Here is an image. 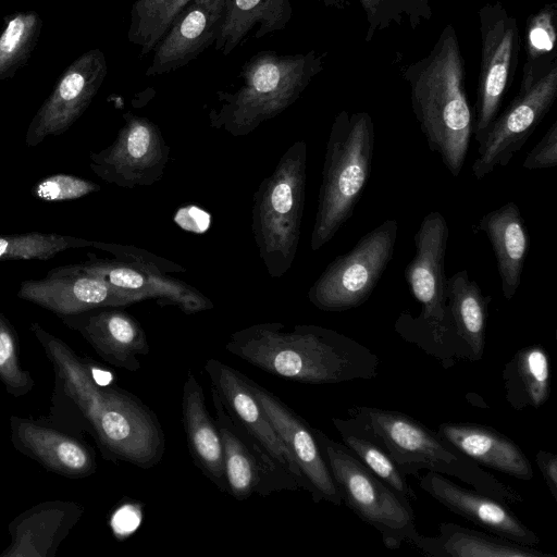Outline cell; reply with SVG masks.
I'll use <instances>...</instances> for the list:
<instances>
[{
  "instance_id": "14",
  "label": "cell",
  "mask_w": 557,
  "mask_h": 557,
  "mask_svg": "<svg viewBox=\"0 0 557 557\" xmlns=\"http://www.w3.org/2000/svg\"><path fill=\"white\" fill-rule=\"evenodd\" d=\"M114 141L91 152L89 166L102 181L122 188L148 187L162 180L171 149L148 117L127 112Z\"/></svg>"
},
{
  "instance_id": "28",
  "label": "cell",
  "mask_w": 557,
  "mask_h": 557,
  "mask_svg": "<svg viewBox=\"0 0 557 557\" xmlns=\"http://www.w3.org/2000/svg\"><path fill=\"white\" fill-rule=\"evenodd\" d=\"M432 557H554L534 546L515 543L496 534L472 530L454 522L438 524V534H417L409 543Z\"/></svg>"
},
{
  "instance_id": "36",
  "label": "cell",
  "mask_w": 557,
  "mask_h": 557,
  "mask_svg": "<svg viewBox=\"0 0 557 557\" xmlns=\"http://www.w3.org/2000/svg\"><path fill=\"white\" fill-rule=\"evenodd\" d=\"M366 14L368 29L366 42H370L377 30L407 23L416 29L433 15L434 0H358Z\"/></svg>"
},
{
  "instance_id": "4",
  "label": "cell",
  "mask_w": 557,
  "mask_h": 557,
  "mask_svg": "<svg viewBox=\"0 0 557 557\" xmlns=\"http://www.w3.org/2000/svg\"><path fill=\"white\" fill-rule=\"evenodd\" d=\"M348 417L358 430L389 455L406 476L428 470L458 479L474 491L507 505L523 502L513 487L484 470L411 416L376 407L354 406L348 409Z\"/></svg>"
},
{
  "instance_id": "29",
  "label": "cell",
  "mask_w": 557,
  "mask_h": 557,
  "mask_svg": "<svg viewBox=\"0 0 557 557\" xmlns=\"http://www.w3.org/2000/svg\"><path fill=\"white\" fill-rule=\"evenodd\" d=\"M292 16L289 0H227L214 49L228 55L252 30L253 37L260 39L285 29Z\"/></svg>"
},
{
  "instance_id": "18",
  "label": "cell",
  "mask_w": 557,
  "mask_h": 557,
  "mask_svg": "<svg viewBox=\"0 0 557 557\" xmlns=\"http://www.w3.org/2000/svg\"><path fill=\"white\" fill-rule=\"evenodd\" d=\"M17 297L58 317L101 307H126L137 301L123 295L77 264L58 267L44 278L23 281Z\"/></svg>"
},
{
  "instance_id": "31",
  "label": "cell",
  "mask_w": 557,
  "mask_h": 557,
  "mask_svg": "<svg viewBox=\"0 0 557 557\" xmlns=\"http://www.w3.org/2000/svg\"><path fill=\"white\" fill-rule=\"evenodd\" d=\"M505 399L516 410L540 408L550 395V362L542 345L519 349L502 372Z\"/></svg>"
},
{
  "instance_id": "6",
  "label": "cell",
  "mask_w": 557,
  "mask_h": 557,
  "mask_svg": "<svg viewBox=\"0 0 557 557\" xmlns=\"http://www.w3.org/2000/svg\"><path fill=\"white\" fill-rule=\"evenodd\" d=\"M448 224L437 211L421 221L413 240L416 253L405 269V278L414 299L421 305L417 318L401 313L395 323L396 332L437 359L445 369L458 360H468L459 341L447 306L445 255Z\"/></svg>"
},
{
  "instance_id": "10",
  "label": "cell",
  "mask_w": 557,
  "mask_h": 557,
  "mask_svg": "<svg viewBox=\"0 0 557 557\" xmlns=\"http://www.w3.org/2000/svg\"><path fill=\"white\" fill-rule=\"evenodd\" d=\"M91 247L112 258L100 259L89 253V259L77 267L137 302L154 299L162 306H176L187 314L213 308V302L200 290L172 276L186 271L181 264L131 245L94 240Z\"/></svg>"
},
{
  "instance_id": "12",
  "label": "cell",
  "mask_w": 557,
  "mask_h": 557,
  "mask_svg": "<svg viewBox=\"0 0 557 557\" xmlns=\"http://www.w3.org/2000/svg\"><path fill=\"white\" fill-rule=\"evenodd\" d=\"M398 223L386 220L337 256L308 290L309 301L325 312H342L364 304L393 259Z\"/></svg>"
},
{
  "instance_id": "19",
  "label": "cell",
  "mask_w": 557,
  "mask_h": 557,
  "mask_svg": "<svg viewBox=\"0 0 557 557\" xmlns=\"http://www.w3.org/2000/svg\"><path fill=\"white\" fill-rule=\"evenodd\" d=\"M257 401L292 453L308 483L314 503L321 500L339 506L343 502L322 456L313 428L267 388L246 376Z\"/></svg>"
},
{
  "instance_id": "22",
  "label": "cell",
  "mask_w": 557,
  "mask_h": 557,
  "mask_svg": "<svg viewBox=\"0 0 557 557\" xmlns=\"http://www.w3.org/2000/svg\"><path fill=\"white\" fill-rule=\"evenodd\" d=\"M227 0H189L152 50L145 75L176 71L214 45Z\"/></svg>"
},
{
  "instance_id": "20",
  "label": "cell",
  "mask_w": 557,
  "mask_h": 557,
  "mask_svg": "<svg viewBox=\"0 0 557 557\" xmlns=\"http://www.w3.org/2000/svg\"><path fill=\"white\" fill-rule=\"evenodd\" d=\"M12 446L47 471L69 478L84 479L97 471L94 448L82 437L65 432L42 418L11 416Z\"/></svg>"
},
{
  "instance_id": "3",
  "label": "cell",
  "mask_w": 557,
  "mask_h": 557,
  "mask_svg": "<svg viewBox=\"0 0 557 557\" xmlns=\"http://www.w3.org/2000/svg\"><path fill=\"white\" fill-rule=\"evenodd\" d=\"M413 114L430 150L454 177L463 169L473 131L465 84V59L457 33L446 25L429 53L401 67Z\"/></svg>"
},
{
  "instance_id": "9",
  "label": "cell",
  "mask_w": 557,
  "mask_h": 557,
  "mask_svg": "<svg viewBox=\"0 0 557 557\" xmlns=\"http://www.w3.org/2000/svg\"><path fill=\"white\" fill-rule=\"evenodd\" d=\"M313 432L342 502L374 528L384 545L397 549L418 534L410 500L368 469L343 443Z\"/></svg>"
},
{
  "instance_id": "17",
  "label": "cell",
  "mask_w": 557,
  "mask_h": 557,
  "mask_svg": "<svg viewBox=\"0 0 557 557\" xmlns=\"http://www.w3.org/2000/svg\"><path fill=\"white\" fill-rule=\"evenodd\" d=\"M205 371L210 379L211 389L218 394L232 419L293 475L301 490L309 492L308 483L292 453L253 396L246 375L218 359H209Z\"/></svg>"
},
{
  "instance_id": "38",
  "label": "cell",
  "mask_w": 557,
  "mask_h": 557,
  "mask_svg": "<svg viewBox=\"0 0 557 557\" xmlns=\"http://www.w3.org/2000/svg\"><path fill=\"white\" fill-rule=\"evenodd\" d=\"M557 3L543 5L529 16L525 28V60H537L556 54Z\"/></svg>"
},
{
  "instance_id": "37",
  "label": "cell",
  "mask_w": 557,
  "mask_h": 557,
  "mask_svg": "<svg viewBox=\"0 0 557 557\" xmlns=\"http://www.w3.org/2000/svg\"><path fill=\"white\" fill-rule=\"evenodd\" d=\"M0 382L8 394L22 397L35 386L32 373L22 367L17 333L0 311Z\"/></svg>"
},
{
  "instance_id": "1",
  "label": "cell",
  "mask_w": 557,
  "mask_h": 557,
  "mask_svg": "<svg viewBox=\"0 0 557 557\" xmlns=\"http://www.w3.org/2000/svg\"><path fill=\"white\" fill-rule=\"evenodd\" d=\"M29 329L54 372L50 424L82 437L89 435L102 457L150 469L163 457L165 438L154 412L134 394L98 382L87 359L39 323Z\"/></svg>"
},
{
  "instance_id": "16",
  "label": "cell",
  "mask_w": 557,
  "mask_h": 557,
  "mask_svg": "<svg viewBox=\"0 0 557 557\" xmlns=\"http://www.w3.org/2000/svg\"><path fill=\"white\" fill-rule=\"evenodd\" d=\"M107 73L100 49L88 50L73 61L32 119L25 134L26 146L35 147L49 136L69 131L91 103Z\"/></svg>"
},
{
  "instance_id": "7",
  "label": "cell",
  "mask_w": 557,
  "mask_h": 557,
  "mask_svg": "<svg viewBox=\"0 0 557 557\" xmlns=\"http://www.w3.org/2000/svg\"><path fill=\"white\" fill-rule=\"evenodd\" d=\"M374 123L368 112L342 110L326 141L310 247L320 250L352 215L374 156Z\"/></svg>"
},
{
  "instance_id": "27",
  "label": "cell",
  "mask_w": 557,
  "mask_h": 557,
  "mask_svg": "<svg viewBox=\"0 0 557 557\" xmlns=\"http://www.w3.org/2000/svg\"><path fill=\"white\" fill-rule=\"evenodd\" d=\"M478 230L484 232L492 245L502 293L510 300L521 283L524 259L530 244L519 207L510 201L482 215Z\"/></svg>"
},
{
  "instance_id": "25",
  "label": "cell",
  "mask_w": 557,
  "mask_h": 557,
  "mask_svg": "<svg viewBox=\"0 0 557 557\" xmlns=\"http://www.w3.org/2000/svg\"><path fill=\"white\" fill-rule=\"evenodd\" d=\"M437 434L480 466L530 481L533 468L523 450L497 430L472 422H444Z\"/></svg>"
},
{
  "instance_id": "24",
  "label": "cell",
  "mask_w": 557,
  "mask_h": 557,
  "mask_svg": "<svg viewBox=\"0 0 557 557\" xmlns=\"http://www.w3.org/2000/svg\"><path fill=\"white\" fill-rule=\"evenodd\" d=\"M83 513L84 507L72 500L32 506L9 523L11 543L0 557H53Z\"/></svg>"
},
{
  "instance_id": "41",
  "label": "cell",
  "mask_w": 557,
  "mask_h": 557,
  "mask_svg": "<svg viewBox=\"0 0 557 557\" xmlns=\"http://www.w3.org/2000/svg\"><path fill=\"white\" fill-rule=\"evenodd\" d=\"M535 461L552 496L557 499V455L541 449L535 455Z\"/></svg>"
},
{
  "instance_id": "13",
  "label": "cell",
  "mask_w": 557,
  "mask_h": 557,
  "mask_svg": "<svg viewBox=\"0 0 557 557\" xmlns=\"http://www.w3.org/2000/svg\"><path fill=\"white\" fill-rule=\"evenodd\" d=\"M478 16L481 62L472 131L476 141L498 114L521 49L517 21L500 2L484 4Z\"/></svg>"
},
{
  "instance_id": "23",
  "label": "cell",
  "mask_w": 557,
  "mask_h": 557,
  "mask_svg": "<svg viewBox=\"0 0 557 557\" xmlns=\"http://www.w3.org/2000/svg\"><path fill=\"white\" fill-rule=\"evenodd\" d=\"M419 486L451 512L490 533L527 546L541 542L509 505L492 496L460 486L450 478L431 471L419 478Z\"/></svg>"
},
{
  "instance_id": "40",
  "label": "cell",
  "mask_w": 557,
  "mask_h": 557,
  "mask_svg": "<svg viewBox=\"0 0 557 557\" xmlns=\"http://www.w3.org/2000/svg\"><path fill=\"white\" fill-rule=\"evenodd\" d=\"M557 165V121L529 151L522 162L525 170L550 169Z\"/></svg>"
},
{
  "instance_id": "42",
  "label": "cell",
  "mask_w": 557,
  "mask_h": 557,
  "mask_svg": "<svg viewBox=\"0 0 557 557\" xmlns=\"http://www.w3.org/2000/svg\"><path fill=\"white\" fill-rule=\"evenodd\" d=\"M317 1L322 3L326 8H334L337 10H342L345 7L344 0H317Z\"/></svg>"
},
{
  "instance_id": "8",
  "label": "cell",
  "mask_w": 557,
  "mask_h": 557,
  "mask_svg": "<svg viewBox=\"0 0 557 557\" xmlns=\"http://www.w3.org/2000/svg\"><path fill=\"white\" fill-rule=\"evenodd\" d=\"M307 144L297 140L263 178L252 198L251 228L269 276H283L295 260L305 208Z\"/></svg>"
},
{
  "instance_id": "34",
  "label": "cell",
  "mask_w": 557,
  "mask_h": 557,
  "mask_svg": "<svg viewBox=\"0 0 557 557\" xmlns=\"http://www.w3.org/2000/svg\"><path fill=\"white\" fill-rule=\"evenodd\" d=\"M41 18L35 11H23L7 20L0 33V81L11 78L29 59L40 32Z\"/></svg>"
},
{
  "instance_id": "33",
  "label": "cell",
  "mask_w": 557,
  "mask_h": 557,
  "mask_svg": "<svg viewBox=\"0 0 557 557\" xmlns=\"http://www.w3.org/2000/svg\"><path fill=\"white\" fill-rule=\"evenodd\" d=\"M189 0H135L127 39L140 55L151 52Z\"/></svg>"
},
{
  "instance_id": "15",
  "label": "cell",
  "mask_w": 557,
  "mask_h": 557,
  "mask_svg": "<svg viewBox=\"0 0 557 557\" xmlns=\"http://www.w3.org/2000/svg\"><path fill=\"white\" fill-rule=\"evenodd\" d=\"M223 455L227 493L237 500L299 490L297 481L237 424L211 389Z\"/></svg>"
},
{
  "instance_id": "35",
  "label": "cell",
  "mask_w": 557,
  "mask_h": 557,
  "mask_svg": "<svg viewBox=\"0 0 557 557\" xmlns=\"http://www.w3.org/2000/svg\"><path fill=\"white\" fill-rule=\"evenodd\" d=\"M94 240L51 233L29 232L0 236V261L47 260L67 249L87 248Z\"/></svg>"
},
{
  "instance_id": "32",
  "label": "cell",
  "mask_w": 557,
  "mask_h": 557,
  "mask_svg": "<svg viewBox=\"0 0 557 557\" xmlns=\"http://www.w3.org/2000/svg\"><path fill=\"white\" fill-rule=\"evenodd\" d=\"M343 444L374 474L410 502L418 499L404 475L389 455L371 437L358 430L349 417L332 418Z\"/></svg>"
},
{
  "instance_id": "5",
  "label": "cell",
  "mask_w": 557,
  "mask_h": 557,
  "mask_svg": "<svg viewBox=\"0 0 557 557\" xmlns=\"http://www.w3.org/2000/svg\"><path fill=\"white\" fill-rule=\"evenodd\" d=\"M323 62L315 50L255 53L242 66L237 87L216 91V103L208 113L211 127L235 137L251 134L289 108L322 72Z\"/></svg>"
},
{
  "instance_id": "21",
  "label": "cell",
  "mask_w": 557,
  "mask_h": 557,
  "mask_svg": "<svg viewBox=\"0 0 557 557\" xmlns=\"http://www.w3.org/2000/svg\"><path fill=\"white\" fill-rule=\"evenodd\" d=\"M121 307H101L60 320L79 333L96 354L110 366L136 372L141 368L139 356L150 351L141 324Z\"/></svg>"
},
{
  "instance_id": "39",
  "label": "cell",
  "mask_w": 557,
  "mask_h": 557,
  "mask_svg": "<svg viewBox=\"0 0 557 557\" xmlns=\"http://www.w3.org/2000/svg\"><path fill=\"white\" fill-rule=\"evenodd\" d=\"M100 190L91 181L70 174H54L40 180L32 188V195L45 201L74 200Z\"/></svg>"
},
{
  "instance_id": "2",
  "label": "cell",
  "mask_w": 557,
  "mask_h": 557,
  "mask_svg": "<svg viewBox=\"0 0 557 557\" xmlns=\"http://www.w3.org/2000/svg\"><path fill=\"white\" fill-rule=\"evenodd\" d=\"M225 349L267 373L306 384L371 380L380 366L359 342L313 324H252L232 333Z\"/></svg>"
},
{
  "instance_id": "30",
  "label": "cell",
  "mask_w": 557,
  "mask_h": 557,
  "mask_svg": "<svg viewBox=\"0 0 557 557\" xmlns=\"http://www.w3.org/2000/svg\"><path fill=\"white\" fill-rule=\"evenodd\" d=\"M446 297L455 332L468 352V360H481L492 297L483 295L467 270H460L446 280Z\"/></svg>"
},
{
  "instance_id": "26",
  "label": "cell",
  "mask_w": 557,
  "mask_h": 557,
  "mask_svg": "<svg viewBox=\"0 0 557 557\" xmlns=\"http://www.w3.org/2000/svg\"><path fill=\"white\" fill-rule=\"evenodd\" d=\"M182 421L195 466L221 492L227 493L221 435L206 406L202 386L190 371L183 385Z\"/></svg>"
},
{
  "instance_id": "11",
  "label": "cell",
  "mask_w": 557,
  "mask_h": 557,
  "mask_svg": "<svg viewBox=\"0 0 557 557\" xmlns=\"http://www.w3.org/2000/svg\"><path fill=\"white\" fill-rule=\"evenodd\" d=\"M557 98V55L525 60L518 92L478 140L476 180L506 166L549 112Z\"/></svg>"
}]
</instances>
